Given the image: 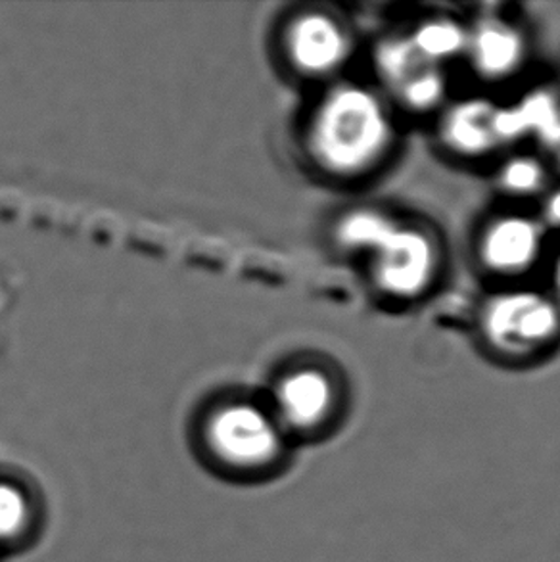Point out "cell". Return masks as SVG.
I'll return each mask as SVG.
<instances>
[{"instance_id":"8992f818","label":"cell","mask_w":560,"mask_h":562,"mask_svg":"<svg viewBox=\"0 0 560 562\" xmlns=\"http://www.w3.org/2000/svg\"><path fill=\"white\" fill-rule=\"evenodd\" d=\"M547 231L528 213H500L484 223L477 238L478 263L495 277H520L538 266Z\"/></svg>"},{"instance_id":"e0dca14e","label":"cell","mask_w":560,"mask_h":562,"mask_svg":"<svg viewBox=\"0 0 560 562\" xmlns=\"http://www.w3.org/2000/svg\"><path fill=\"white\" fill-rule=\"evenodd\" d=\"M538 220L546 231H560V184H553L544 192Z\"/></svg>"},{"instance_id":"ac0fdd59","label":"cell","mask_w":560,"mask_h":562,"mask_svg":"<svg viewBox=\"0 0 560 562\" xmlns=\"http://www.w3.org/2000/svg\"><path fill=\"white\" fill-rule=\"evenodd\" d=\"M551 296L560 304V251L555 256L553 266H551Z\"/></svg>"},{"instance_id":"6da1fadb","label":"cell","mask_w":560,"mask_h":562,"mask_svg":"<svg viewBox=\"0 0 560 562\" xmlns=\"http://www.w3.org/2000/svg\"><path fill=\"white\" fill-rule=\"evenodd\" d=\"M395 143L388 100L361 83H338L311 114L307 148L328 176L359 179L380 168Z\"/></svg>"},{"instance_id":"9c48e42d","label":"cell","mask_w":560,"mask_h":562,"mask_svg":"<svg viewBox=\"0 0 560 562\" xmlns=\"http://www.w3.org/2000/svg\"><path fill=\"white\" fill-rule=\"evenodd\" d=\"M438 138L447 153L478 160L500 150V104L488 99H464L439 110Z\"/></svg>"},{"instance_id":"9a60e30c","label":"cell","mask_w":560,"mask_h":562,"mask_svg":"<svg viewBox=\"0 0 560 562\" xmlns=\"http://www.w3.org/2000/svg\"><path fill=\"white\" fill-rule=\"evenodd\" d=\"M447 91L446 69L426 66L390 92V97L411 114H430L446 106Z\"/></svg>"},{"instance_id":"7c38bea8","label":"cell","mask_w":560,"mask_h":562,"mask_svg":"<svg viewBox=\"0 0 560 562\" xmlns=\"http://www.w3.org/2000/svg\"><path fill=\"white\" fill-rule=\"evenodd\" d=\"M407 35L424 60L444 69L447 64L464 58L469 43V27L449 15L426 18Z\"/></svg>"},{"instance_id":"2e32d148","label":"cell","mask_w":560,"mask_h":562,"mask_svg":"<svg viewBox=\"0 0 560 562\" xmlns=\"http://www.w3.org/2000/svg\"><path fill=\"white\" fill-rule=\"evenodd\" d=\"M30 502L20 487L0 482V541L14 540L30 525Z\"/></svg>"},{"instance_id":"4fadbf2b","label":"cell","mask_w":560,"mask_h":562,"mask_svg":"<svg viewBox=\"0 0 560 562\" xmlns=\"http://www.w3.org/2000/svg\"><path fill=\"white\" fill-rule=\"evenodd\" d=\"M372 60H374L372 64L377 69V76L380 77L388 94L397 89L400 85L405 83L421 69L432 66L417 53V48L411 43L407 31L392 33V35L380 38L374 46Z\"/></svg>"},{"instance_id":"ffe728a7","label":"cell","mask_w":560,"mask_h":562,"mask_svg":"<svg viewBox=\"0 0 560 562\" xmlns=\"http://www.w3.org/2000/svg\"><path fill=\"white\" fill-rule=\"evenodd\" d=\"M557 92H559V97H560V83H559V91H557Z\"/></svg>"},{"instance_id":"30bf717a","label":"cell","mask_w":560,"mask_h":562,"mask_svg":"<svg viewBox=\"0 0 560 562\" xmlns=\"http://www.w3.org/2000/svg\"><path fill=\"white\" fill-rule=\"evenodd\" d=\"M501 140L503 146L520 138H536L547 154L560 145V97L553 89H534L523 99L500 106Z\"/></svg>"},{"instance_id":"5bb4252c","label":"cell","mask_w":560,"mask_h":562,"mask_svg":"<svg viewBox=\"0 0 560 562\" xmlns=\"http://www.w3.org/2000/svg\"><path fill=\"white\" fill-rule=\"evenodd\" d=\"M493 183L501 194L508 198L524 200L544 196V192L551 187L549 166L538 156L513 154L497 166Z\"/></svg>"},{"instance_id":"277c9868","label":"cell","mask_w":560,"mask_h":562,"mask_svg":"<svg viewBox=\"0 0 560 562\" xmlns=\"http://www.w3.org/2000/svg\"><path fill=\"white\" fill-rule=\"evenodd\" d=\"M213 456L235 469H264L282 453L284 428L271 411L254 403H227L205 426Z\"/></svg>"},{"instance_id":"3957f363","label":"cell","mask_w":560,"mask_h":562,"mask_svg":"<svg viewBox=\"0 0 560 562\" xmlns=\"http://www.w3.org/2000/svg\"><path fill=\"white\" fill-rule=\"evenodd\" d=\"M367 259L374 290L390 300L410 302L430 290L438 277L441 251L428 228L400 220Z\"/></svg>"},{"instance_id":"ba28073f","label":"cell","mask_w":560,"mask_h":562,"mask_svg":"<svg viewBox=\"0 0 560 562\" xmlns=\"http://www.w3.org/2000/svg\"><path fill=\"white\" fill-rule=\"evenodd\" d=\"M530 53L523 27L500 15H484L469 27L464 58L474 76L488 83H503L518 76Z\"/></svg>"},{"instance_id":"5b68a950","label":"cell","mask_w":560,"mask_h":562,"mask_svg":"<svg viewBox=\"0 0 560 562\" xmlns=\"http://www.w3.org/2000/svg\"><path fill=\"white\" fill-rule=\"evenodd\" d=\"M284 43L295 71L311 79L340 74L356 48L348 25L323 10L295 15L288 25Z\"/></svg>"},{"instance_id":"52a82bcc","label":"cell","mask_w":560,"mask_h":562,"mask_svg":"<svg viewBox=\"0 0 560 562\" xmlns=\"http://www.w3.org/2000/svg\"><path fill=\"white\" fill-rule=\"evenodd\" d=\"M340 400L333 374L321 367H300L280 379L273 415L284 432H321L333 425Z\"/></svg>"},{"instance_id":"8fae6325","label":"cell","mask_w":560,"mask_h":562,"mask_svg":"<svg viewBox=\"0 0 560 562\" xmlns=\"http://www.w3.org/2000/svg\"><path fill=\"white\" fill-rule=\"evenodd\" d=\"M400 223V217L374 205H359L341 213L333 228L338 250L351 256H369L374 246Z\"/></svg>"},{"instance_id":"d6986e66","label":"cell","mask_w":560,"mask_h":562,"mask_svg":"<svg viewBox=\"0 0 560 562\" xmlns=\"http://www.w3.org/2000/svg\"><path fill=\"white\" fill-rule=\"evenodd\" d=\"M553 158L555 168L560 171V145L555 148L553 153L549 154Z\"/></svg>"},{"instance_id":"7a4b0ae2","label":"cell","mask_w":560,"mask_h":562,"mask_svg":"<svg viewBox=\"0 0 560 562\" xmlns=\"http://www.w3.org/2000/svg\"><path fill=\"white\" fill-rule=\"evenodd\" d=\"M478 330L497 356L531 358L559 338L560 304L538 290H503L480 307Z\"/></svg>"}]
</instances>
